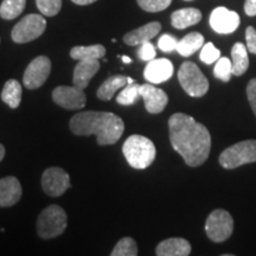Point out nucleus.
Returning <instances> with one entry per match:
<instances>
[{
    "mask_svg": "<svg viewBox=\"0 0 256 256\" xmlns=\"http://www.w3.org/2000/svg\"><path fill=\"white\" fill-rule=\"evenodd\" d=\"M170 142L174 150L183 156L185 164L197 168L206 162L211 150L208 128L184 113H176L168 119Z\"/></svg>",
    "mask_w": 256,
    "mask_h": 256,
    "instance_id": "nucleus-1",
    "label": "nucleus"
},
{
    "mask_svg": "<svg viewBox=\"0 0 256 256\" xmlns=\"http://www.w3.org/2000/svg\"><path fill=\"white\" fill-rule=\"evenodd\" d=\"M69 127L76 136L95 134L100 146L118 142L124 130L122 119L110 112H81L72 118Z\"/></svg>",
    "mask_w": 256,
    "mask_h": 256,
    "instance_id": "nucleus-2",
    "label": "nucleus"
},
{
    "mask_svg": "<svg viewBox=\"0 0 256 256\" xmlns=\"http://www.w3.org/2000/svg\"><path fill=\"white\" fill-rule=\"evenodd\" d=\"M122 153L130 166L136 170L147 168L154 162L156 150L148 138L134 134L124 142Z\"/></svg>",
    "mask_w": 256,
    "mask_h": 256,
    "instance_id": "nucleus-3",
    "label": "nucleus"
},
{
    "mask_svg": "<svg viewBox=\"0 0 256 256\" xmlns=\"http://www.w3.org/2000/svg\"><path fill=\"white\" fill-rule=\"evenodd\" d=\"M66 214L58 206H50L44 209L38 216L37 232L44 240L55 238L62 235L66 228Z\"/></svg>",
    "mask_w": 256,
    "mask_h": 256,
    "instance_id": "nucleus-4",
    "label": "nucleus"
},
{
    "mask_svg": "<svg viewBox=\"0 0 256 256\" xmlns=\"http://www.w3.org/2000/svg\"><path fill=\"white\" fill-rule=\"evenodd\" d=\"M252 162H256V140L240 142L224 150L220 156V164L226 170Z\"/></svg>",
    "mask_w": 256,
    "mask_h": 256,
    "instance_id": "nucleus-5",
    "label": "nucleus"
},
{
    "mask_svg": "<svg viewBox=\"0 0 256 256\" xmlns=\"http://www.w3.org/2000/svg\"><path fill=\"white\" fill-rule=\"evenodd\" d=\"M182 88L192 98H202L209 90V81L194 62H184L178 72Z\"/></svg>",
    "mask_w": 256,
    "mask_h": 256,
    "instance_id": "nucleus-6",
    "label": "nucleus"
},
{
    "mask_svg": "<svg viewBox=\"0 0 256 256\" xmlns=\"http://www.w3.org/2000/svg\"><path fill=\"white\" fill-rule=\"evenodd\" d=\"M46 28V20L40 14H28L19 20L12 28V40L14 43L24 44L37 40L44 34Z\"/></svg>",
    "mask_w": 256,
    "mask_h": 256,
    "instance_id": "nucleus-7",
    "label": "nucleus"
},
{
    "mask_svg": "<svg viewBox=\"0 0 256 256\" xmlns=\"http://www.w3.org/2000/svg\"><path fill=\"white\" fill-rule=\"evenodd\" d=\"M234 220L228 211L223 209L214 210L206 218V232L212 242H224L232 236Z\"/></svg>",
    "mask_w": 256,
    "mask_h": 256,
    "instance_id": "nucleus-8",
    "label": "nucleus"
},
{
    "mask_svg": "<svg viewBox=\"0 0 256 256\" xmlns=\"http://www.w3.org/2000/svg\"><path fill=\"white\" fill-rule=\"evenodd\" d=\"M51 72V60L46 56H38L25 69L23 81L28 89L42 87L49 78Z\"/></svg>",
    "mask_w": 256,
    "mask_h": 256,
    "instance_id": "nucleus-9",
    "label": "nucleus"
},
{
    "mask_svg": "<svg viewBox=\"0 0 256 256\" xmlns=\"http://www.w3.org/2000/svg\"><path fill=\"white\" fill-rule=\"evenodd\" d=\"M42 188L51 197H60L70 188V176L60 168H49L42 176Z\"/></svg>",
    "mask_w": 256,
    "mask_h": 256,
    "instance_id": "nucleus-10",
    "label": "nucleus"
},
{
    "mask_svg": "<svg viewBox=\"0 0 256 256\" xmlns=\"http://www.w3.org/2000/svg\"><path fill=\"white\" fill-rule=\"evenodd\" d=\"M52 100L64 110H81L86 106V98L83 89L68 86H60L54 89Z\"/></svg>",
    "mask_w": 256,
    "mask_h": 256,
    "instance_id": "nucleus-11",
    "label": "nucleus"
},
{
    "mask_svg": "<svg viewBox=\"0 0 256 256\" xmlns=\"http://www.w3.org/2000/svg\"><path fill=\"white\" fill-rule=\"evenodd\" d=\"M210 26L220 34H229L240 26V16L238 12L223 8H216L210 14Z\"/></svg>",
    "mask_w": 256,
    "mask_h": 256,
    "instance_id": "nucleus-12",
    "label": "nucleus"
},
{
    "mask_svg": "<svg viewBox=\"0 0 256 256\" xmlns=\"http://www.w3.org/2000/svg\"><path fill=\"white\" fill-rule=\"evenodd\" d=\"M140 96L145 102L146 110L151 114L162 113L168 104V96L162 89L156 88L152 84L140 86Z\"/></svg>",
    "mask_w": 256,
    "mask_h": 256,
    "instance_id": "nucleus-13",
    "label": "nucleus"
},
{
    "mask_svg": "<svg viewBox=\"0 0 256 256\" xmlns=\"http://www.w3.org/2000/svg\"><path fill=\"white\" fill-rule=\"evenodd\" d=\"M174 75V64L168 58L152 60L147 63L144 72V78L146 81L153 84H159L168 81Z\"/></svg>",
    "mask_w": 256,
    "mask_h": 256,
    "instance_id": "nucleus-14",
    "label": "nucleus"
},
{
    "mask_svg": "<svg viewBox=\"0 0 256 256\" xmlns=\"http://www.w3.org/2000/svg\"><path fill=\"white\" fill-rule=\"evenodd\" d=\"M22 185L16 177L0 179V208H8L17 204L22 198Z\"/></svg>",
    "mask_w": 256,
    "mask_h": 256,
    "instance_id": "nucleus-15",
    "label": "nucleus"
},
{
    "mask_svg": "<svg viewBox=\"0 0 256 256\" xmlns=\"http://www.w3.org/2000/svg\"><path fill=\"white\" fill-rule=\"evenodd\" d=\"M100 70V62L98 60H80L74 69L72 83L75 87L86 89L88 87L90 80Z\"/></svg>",
    "mask_w": 256,
    "mask_h": 256,
    "instance_id": "nucleus-16",
    "label": "nucleus"
},
{
    "mask_svg": "<svg viewBox=\"0 0 256 256\" xmlns=\"http://www.w3.org/2000/svg\"><path fill=\"white\" fill-rule=\"evenodd\" d=\"M160 30H162V25L159 22H151V23L145 24L144 26L136 28V30L124 34V42L130 46H140V44L150 42L152 38H154Z\"/></svg>",
    "mask_w": 256,
    "mask_h": 256,
    "instance_id": "nucleus-17",
    "label": "nucleus"
},
{
    "mask_svg": "<svg viewBox=\"0 0 256 256\" xmlns=\"http://www.w3.org/2000/svg\"><path fill=\"white\" fill-rule=\"evenodd\" d=\"M191 252V244L185 238H172L164 240L156 246L158 256H188Z\"/></svg>",
    "mask_w": 256,
    "mask_h": 256,
    "instance_id": "nucleus-18",
    "label": "nucleus"
},
{
    "mask_svg": "<svg viewBox=\"0 0 256 256\" xmlns=\"http://www.w3.org/2000/svg\"><path fill=\"white\" fill-rule=\"evenodd\" d=\"M202 20V12L198 8H186L174 11L171 14V24L172 26L183 30L192 25H196Z\"/></svg>",
    "mask_w": 256,
    "mask_h": 256,
    "instance_id": "nucleus-19",
    "label": "nucleus"
},
{
    "mask_svg": "<svg viewBox=\"0 0 256 256\" xmlns=\"http://www.w3.org/2000/svg\"><path fill=\"white\" fill-rule=\"evenodd\" d=\"M132 83H134V80L130 78L121 75L112 76V78L106 80L101 84V87L98 88V98L102 101H110L119 89L126 87L127 84H132Z\"/></svg>",
    "mask_w": 256,
    "mask_h": 256,
    "instance_id": "nucleus-20",
    "label": "nucleus"
},
{
    "mask_svg": "<svg viewBox=\"0 0 256 256\" xmlns=\"http://www.w3.org/2000/svg\"><path fill=\"white\" fill-rule=\"evenodd\" d=\"M232 75L241 76L247 72L249 68L248 49L243 43L234 44L232 49Z\"/></svg>",
    "mask_w": 256,
    "mask_h": 256,
    "instance_id": "nucleus-21",
    "label": "nucleus"
},
{
    "mask_svg": "<svg viewBox=\"0 0 256 256\" xmlns=\"http://www.w3.org/2000/svg\"><path fill=\"white\" fill-rule=\"evenodd\" d=\"M204 46V37L200 32H191L185 36L183 40H178L177 51L179 55L183 57H188L194 55L196 51L202 49Z\"/></svg>",
    "mask_w": 256,
    "mask_h": 256,
    "instance_id": "nucleus-22",
    "label": "nucleus"
},
{
    "mask_svg": "<svg viewBox=\"0 0 256 256\" xmlns=\"http://www.w3.org/2000/svg\"><path fill=\"white\" fill-rule=\"evenodd\" d=\"M22 94H23V89H22L20 83L17 80H8V81H6L2 90V100L10 108L16 110L22 102Z\"/></svg>",
    "mask_w": 256,
    "mask_h": 256,
    "instance_id": "nucleus-23",
    "label": "nucleus"
},
{
    "mask_svg": "<svg viewBox=\"0 0 256 256\" xmlns=\"http://www.w3.org/2000/svg\"><path fill=\"white\" fill-rule=\"evenodd\" d=\"M106 55V48L101 44L90 46H74L70 50V57L76 60H101Z\"/></svg>",
    "mask_w": 256,
    "mask_h": 256,
    "instance_id": "nucleus-24",
    "label": "nucleus"
},
{
    "mask_svg": "<svg viewBox=\"0 0 256 256\" xmlns=\"http://www.w3.org/2000/svg\"><path fill=\"white\" fill-rule=\"evenodd\" d=\"M26 0H2L0 5V17L5 20L16 19L24 11Z\"/></svg>",
    "mask_w": 256,
    "mask_h": 256,
    "instance_id": "nucleus-25",
    "label": "nucleus"
},
{
    "mask_svg": "<svg viewBox=\"0 0 256 256\" xmlns=\"http://www.w3.org/2000/svg\"><path fill=\"white\" fill-rule=\"evenodd\" d=\"M140 96V84L138 83H132L124 87V90L120 92L118 95L116 102L121 106H130L134 104L138 101Z\"/></svg>",
    "mask_w": 256,
    "mask_h": 256,
    "instance_id": "nucleus-26",
    "label": "nucleus"
},
{
    "mask_svg": "<svg viewBox=\"0 0 256 256\" xmlns=\"http://www.w3.org/2000/svg\"><path fill=\"white\" fill-rule=\"evenodd\" d=\"M112 256H136L138 246L136 242L132 238H124L116 243L113 252H110Z\"/></svg>",
    "mask_w": 256,
    "mask_h": 256,
    "instance_id": "nucleus-27",
    "label": "nucleus"
},
{
    "mask_svg": "<svg viewBox=\"0 0 256 256\" xmlns=\"http://www.w3.org/2000/svg\"><path fill=\"white\" fill-rule=\"evenodd\" d=\"M214 75L220 81L229 82L232 76V60L226 58V57H220V60L216 62L215 69H214Z\"/></svg>",
    "mask_w": 256,
    "mask_h": 256,
    "instance_id": "nucleus-28",
    "label": "nucleus"
},
{
    "mask_svg": "<svg viewBox=\"0 0 256 256\" xmlns=\"http://www.w3.org/2000/svg\"><path fill=\"white\" fill-rule=\"evenodd\" d=\"M36 4L40 14L46 17L58 14L62 8V0H36Z\"/></svg>",
    "mask_w": 256,
    "mask_h": 256,
    "instance_id": "nucleus-29",
    "label": "nucleus"
},
{
    "mask_svg": "<svg viewBox=\"0 0 256 256\" xmlns=\"http://www.w3.org/2000/svg\"><path fill=\"white\" fill-rule=\"evenodd\" d=\"M138 4L146 12H160L164 11L171 5L172 0H136Z\"/></svg>",
    "mask_w": 256,
    "mask_h": 256,
    "instance_id": "nucleus-30",
    "label": "nucleus"
},
{
    "mask_svg": "<svg viewBox=\"0 0 256 256\" xmlns=\"http://www.w3.org/2000/svg\"><path fill=\"white\" fill-rule=\"evenodd\" d=\"M220 57V51L215 48L212 43H206L202 46L200 58L203 63L206 64H212L217 62Z\"/></svg>",
    "mask_w": 256,
    "mask_h": 256,
    "instance_id": "nucleus-31",
    "label": "nucleus"
},
{
    "mask_svg": "<svg viewBox=\"0 0 256 256\" xmlns=\"http://www.w3.org/2000/svg\"><path fill=\"white\" fill-rule=\"evenodd\" d=\"M178 40L177 38L171 36V34H162L158 40V48L164 52H172V51L177 50Z\"/></svg>",
    "mask_w": 256,
    "mask_h": 256,
    "instance_id": "nucleus-32",
    "label": "nucleus"
},
{
    "mask_svg": "<svg viewBox=\"0 0 256 256\" xmlns=\"http://www.w3.org/2000/svg\"><path fill=\"white\" fill-rule=\"evenodd\" d=\"M156 48L150 42H145V43L140 44L139 50H138V57L145 62H150V60L156 58Z\"/></svg>",
    "mask_w": 256,
    "mask_h": 256,
    "instance_id": "nucleus-33",
    "label": "nucleus"
},
{
    "mask_svg": "<svg viewBox=\"0 0 256 256\" xmlns=\"http://www.w3.org/2000/svg\"><path fill=\"white\" fill-rule=\"evenodd\" d=\"M246 42L249 52L256 55V30L252 26H248L246 30Z\"/></svg>",
    "mask_w": 256,
    "mask_h": 256,
    "instance_id": "nucleus-34",
    "label": "nucleus"
},
{
    "mask_svg": "<svg viewBox=\"0 0 256 256\" xmlns=\"http://www.w3.org/2000/svg\"><path fill=\"white\" fill-rule=\"evenodd\" d=\"M247 96L248 101L250 104V107L252 112H254L256 116V78H252L249 81L247 86Z\"/></svg>",
    "mask_w": 256,
    "mask_h": 256,
    "instance_id": "nucleus-35",
    "label": "nucleus"
},
{
    "mask_svg": "<svg viewBox=\"0 0 256 256\" xmlns=\"http://www.w3.org/2000/svg\"><path fill=\"white\" fill-rule=\"evenodd\" d=\"M244 12L249 17L256 16V0H246L244 2Z\"/></svg>",
    "mask_w": 256,
    "mask_h": 256,
    "instance_id": "nucleus-36",
    "label": "nucleus"
},
{
    "mask_svg": "<svg viewBox=\"0 0 256 256\" xmlns=\"http://www.w3.org/2000/svg\"><path fill=\"white\" fill-rule=\"evenodd\" d=\"M72 2H75L76 5H89V4H92V2H95L96 0H72Z\"/></svg>",
    "mask_w": 256,
    "mask_h": 256,
    "instance_id": "nucleus-37",
    "label": "nucleus"
},
{
    "mask_svg": "<svg viewBox=\"0 0 256 256\" xmlns=\"http://www.w3.org/2000/svg\"><path fill=\"white\" fill-rule=\"evenodd\" d=\"M4 156H5V147L0 144V162L4 159Z\"/></svg>",
    "mask_w": 256,
    "mask_h": 256,
    "instance_id": "nucleus-38",
    "label": "nucleus"
},
{
    "mask_svg": "<svg viewBox=\"0 0 256 256\" xmlns=\"http://www.w3.org/2000/svg\"><path fill=\"white\" fill-rule=\"evenodd\" d=\"M121 60H122V62L126 63V64L132 63V58H130V57H128V56H121Z\"/></svg>",
    "mask_w": 256,
    "mask_h": 256,
    "instance_id": "nucleus-39",
    "label": "nucleus"
},
{
    "mask_svg": "<svg viewBox=\"0 0 256 256\" xmlns=\"http://www.w3.org/2000/svg\"><path fill=\"white\" fill-rule=\"evenodd\" d=\"M185 2H192V0H185Z\"/></svg>",
    "mask_w": 256,
    "mask_h": 256,
    "instance_id": "nucleus-40",
    "label": "nucleus"
}]
</instances>
